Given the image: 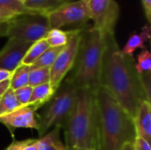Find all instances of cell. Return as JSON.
Listing matches in <instances>:
<instances>
[{
	"label": "cell",
	"mask_w": 151,
	"mask_h": 150,
	"mask_svg": "<svg viewBox=\"0 0 151 150\" xmlns=\"http://www.w3.org/2000/svg\"><path fill=\"white\" fill-rule=\"evenodd\" d=\"M96 94L100 123V150H122L126 144H134L137 137L134 119L105 88L100 86Z\"/></svg>",
	"instance_id": "3957f363"
},
{
	"label": "cell",
	"mask_w": 151,
	"mask_h": 150,
	"mask_svg": "<svg viewBox=\"0 0 151 150\" xmlns=\"http://www.w3.org/2000/svg\"><path fill=\"white\" fill-rule=\"evenodd\" d=\"M136 136L151 141V104L150 101L144 100L141 103L134 119Z\"/></svg>",
	"instance_id": "7c38bea8"
},
{
	"label": "cell",
	"mask_w": 151,
	"mask_h": 150,
	"mask_svg": "<svg viewBox=\"0 0 151 150\" xmlns=\"http://www.w3.org/2000/svg\"><path fill=\"white\" fill-rule=\"evenodd\" d=\"M32 91H33V88L31 86H26V87L14 90V95L17 100L19 101V103L22 106H25V105H27L29 103Z\"/></svg>",
	"instance_id": "d4e9b609"
},
{
	"label": "cell",
	"mask_w": 151,
	"mask_h": 150,
	"mask_svg": "<svg viewBox=\"0 0 151 150\" xmlns=\"http://www.w3.org/2000/svg\"><path fill=\"white\" fill-rule=\"evenodd\" d=\"M63 48H64V46H62V47H50L30 66L35 67V68H36V67L50 68Z\"/></svg>",
	"instance_id": "ffe728a7"
},
{
	"label": "cell",
	"mask_w": 151,
	"mask_h": 150,
	"mask_svg": "<svg viewBox=\"0 0 151 150\" xmlns=\"http://www.w3.org/2000/svg\"><path fill=\"white\" fill-rule=\"evenodd\" d=\"M134 67L140 75L150 72L151 53L147 48L142 49V50L137 56V62L134 63Z\"/></svg>",
	"instance_id": "603a6c76"
},
{
	"label": "cell",
	"mask_w": 151,
	"mask_h": 150,
	"mask_svg": "<svg viewBox=\"0 0 151 150\" xmlns=\"http://www.w3.org/2000/svg\"><path fill=\"white\" fill-rule=\"evenodd\" d=\"M23 150H39L37 145H36V141H35V142H33L32 144L28 145L27 147H26Z\"/></svg>",
	"instance_id": "1f68e13d"
},
{
	"label": "cell",
	"mask_w": 151,
	"mask_h": 150,
	"mask_svg": "<svg viewBox=\"0 0 151 150\" xmlns=\"http://www.w3.org/2000/svg\"><path fill=\"white\" fill-rule=\"evenodd\" d=\"M31 45V42L9 39L0 50V69L13 72L21 65L22 59Z\"/></svg>",
	"instance_id": "30bf717a"
},
{
	"label": "cell",
	"mask_w": 151,
	"mask_h": 150,
	"mask_svg": "<svg viewBox=\"0 0 151 150\" xmlns=\"http://www.w3.org/2000/svg\"><path fill=\"white\" fill-rule=\"evenodd\" d=\"M12 75V72L0 69V82L6 80H10Z\"/></svg>",
	"instance_id": "4dcf8cb0"
},
{
	"label": "cell",
	"mask_w": 151,
	"mask_h": 150,
	"mask_svg": "<svg viewBox=\"0 0 151 150\" xmlns=\"http://www.w3.org/2000/svg\"><path fill=\"white\" fill-rule=\"evenodd\" d=\"M50 28H61L70 25H84L90 19L85 0H74L65 4L46 14Z\"/></svg>",
	"instance_id": "ba28073f"
},
{
	"label": "cell",
	"mask_w": 151,
	"mask_h": 150,
	"mask_svg": "<svg viewBox=\"0 0 151 150\" xmlns=\"http://www.w3.org/2000/svg\"><path fill=\"white\" fill-rule=\"evenodd\" d=\"M150 27L148 24L145 25L142 28V31L139 34L135 33V34H133L130 35L125 47L121 50V51L124 54L133 57L134 52L137 49H144L145 48V42L150 39Z\"/></svg>",
	"instance_id": "4fadbf2b"
},
{
	"label": "cell",
	"mask_w": 151,
	"mask_h": 150,
	"mask_svg": "<svg viewBox=\"0 0 151 150\" xmlns=\"http://www.w3.org/2000/svg\"><path fill=\"white\" fill-rule=\"evenodd\" d=\"M56 92L53 90L50 83L42 84L33 88L32 95L27 105L33 106L36 111L45 103L49 102Z\"/></svg>",
	"instance_id": "2e32d148"
},
{
	"label": "cell",
	"mask_w": 151,
	"mask_h": 150,
	"mask_svg": "<svg viewBox=\"0 0 151 150\" xmlns=\"http://www.w3.org/2000/svg\"><path fill=\"white\" fill-rule=\"evenodd\" d=\"M0 99H1V98H0Z\"/></svg>",
	"instance_id": "d590c367"
},
{
	"label": "cell",
	"mask_w": 151,
	"mask_h": 150,
	"mask_svg": "<svg viewBox=\"0 0 151 150\" xmlns=\"http://www.w3.org/2000/svg\"><path fill=\"white\" fill-rule=\"evenodd\" d=\"M50 68H45V67L35 68L30 66L28 86L34 88L42 84L50 83Z\"/></svg>",
	"instance_id": "44dd1931"
},
{
	"label": "cell",
	"mask_w": 151,
	"mask_h": 150,
	"mask_svg": "<svg viewBox=\"0 0 151 150\" xmlns=\"http://www.w3.org/2000/svg\"><path fill=\"white\" fill-rule=\"evenodd\" d=\"M122 150H134V144H132V143H127V144H126V145L123 147Z\"/></svg>",
	"instance_id": "d6a6232c"
},
{
	"label": "cell",
	"mask_w": 151,
	"mask_h": 150,
	"mask_svg": "<svg viewBox=\"0 0 151 150\" xmlns=\"http://www.w3.org/2000/svg\"><path fill=\"white\" fill-rule=\"evenodd\" d=\"M100 86L105 88L120 106L134 119L141 103L150 101L141 75L134 67V57L124 54L115 34L105 35Z\"/></svg>",
	"instance_id": "6da1fadb"
},
{
	"label": "cell",
	"mask_w": 151,
	"mask_h": 150,
	"mask_svg": "<svg viewBox=\"0 0 151 150\" xmlns=\"http://www.w3.org/2000/svg\"><path fill=\"white\" fill-rule=\"evenodd\" d=\"M105 48V35L99 30L82 27L77 57L73 70L66 82L78 89L96 92L100 87V75Z\"/></svg>",
	"instance_id": "277c9868"
},
{
	"label": "cell",
	"mask_w": 151,
	"mask_h": 150,
	"mask_svg": "<svg viewBox=\"0 0 151 150\" xmlns=\"http://www.w3.org/2000/svg\"><path fill=\"white\" fill-rule=\"evenodd\" d=\"M30 65H20L13 72L10 79V88L12 90L28 86V78H29Z\"/></svg>",
	"instance_id": "e0dca14e"
},
{
	"label": "cell",
	"mask_w": 151,
	"mask_h": 150,
	"mask_svg": "<svg viewBox=\"0 0 151 150\" xmlns=\"http://www.w3.org/2000/svg\"><path fill=\"white\" fill-rule=\"evenodd\" d=\"M49 48H50V46H49V44L47 43V42H46V40L44 38L32 43V45L30 46V48L27 50V53L25 54L21 64L22 65H31Z\"/></svg>",
	"instance_id": "ac0fdd59"
},
{
	"label": "cell",
	"mask_w": 151,
	"mask_h": 150,
	"mask_svg": "<svg viewBox=\"0 0 151 150\" xmlns=\"http://www.w3.org/2000/svg\"><path fill=\"white\" fill-rule=\"evenodd\" d=\"M81 28L68 31V42L50 68V84L55 92L58 91L67 73L73 68L81 41Z\"/></svg>",
	"instance_id": "52a82bcc"
},
{
	"label": "cell",
	"mask_w": 151,
	"mask_h": 150,
	"mask_svg": "<svg viewBox=\"0 0 151 150\" xmlns=\"http://www.w3.org/2000/svg\"><path fill=\"white\" fill-rule=\"evenodd\" d=\"M21 106L14 95V90L9 88L0 99V117L14 111Z\"/></svg>",
	"instance_id": "d6986e66"
},
{
	"label": "cell",
	"mask_w": 151,
	"mask_h": 150,
	"mask_svg": "<svg viewBox=\"0 0 151 150\" xmlns=\"http://www.w3.org/2000/svg\"><path fill=\"white\" fill-rule=\"evenodd\" d=\"M9 88H10V80H6L0 82V98L3 96V95L6 92V90Z\"/></svg>",
	"instance_id": "f546056e"
},
{
	"label": "cell",
	"mask_w": 151,
	"mask_h": 150,
	"mask_svg": "<svg viewBox=\"0 0 151 150\" xmlns=\"http://www.w3.org/2000/svg\"><path fill=\"white\" fill-rule=\"evenodd\" d=\"M74 0H26L24 5L34 12L48 14L61 5Z\"/></svg>",
	"instance_id": "9a60e30c"
},
{
	"label": "cell",
	"mask_w": 151,
	"mask_h": 150,
	"mask_svg": "<svg viewBox=\"0 0 151 150\" xmlns=\"http://www.w3.org/2000/svg\"><path fill=\"white\" fill-rule=\"evenodd\" d=\"M61 128L60 126H56L39 140H36V145L39 150H67L60 139Z\"/></svg>",
	"instance_id": "5bb4252c"
},
{
	"label": "cell",
	"mask_w": 151,
	"mask_h": 150,
	"mask_svg": "<svg viewBox=\"0 0 151 150\" xmlns=\"http://www.w3.org/2000/svg\"><path fill=\"white\" fill-rule=\"evenodd\" d=\"M36 110L31 105L21 106L16 111L1 116L0 123L6 126L11 133L16 128H30L38 130V120L35 118Z\"/></svg>",
	"instance_id": "8fae6325"
},
{
	"label": "cell",
	"mask_w": 151,
	"mask_h": 150,
	"mask_svg": "<svg viewBox=\"0 0 151 150\" xmlns=\"http://www.w3.org/2000/svg\"><path fill=\"white\" fill-rule=\"evenodd\" d=\"M0 7L7 11H12L16 14L34 12L27 9L24 5V3L19 0H0Z\"/></svg>",
	"instance_id": "cb8c5ba5"
},
{
	"label": "cell",
	"mask_w": 151,
	"mask_h": 150,
	"mask_svg": "<svg viewBox=\"0 0 151 150\" xmlns=\"http://www.w3.org/2000/svg\"><path fill=\"white\" fill-rule=\"evenodd\" d=\"M144 10V14L149 23L151 22V0H141Z\"/></svg>",
	"instance_id": "f1b7e54d"
},
{
	"label": "cell",
	"mask_w": 151,
	"mask_h": 150,
	"mask_svg": "<svg viewBox=\"0 0 151 150\" xmlns=\"http://www.w3.org/2000/svg\"><path fill=\"white\" fill-rule=\"evenodd\" d=\"M67 150H91V149H81V148H72V149H67Z\"/></svg>",
	"instance_id": "836d02e7"
},
{
	"label": "cell",
	"mask_w": 151,
	"mask_h": 150,
	"mask_svg": "<svg viewBox=\"0 0 151 150\" xmlns=\"http://www.w3.org/2000/svg\"><path fill=\"white\" fill-rule=\"evenodd\" d=\"M36 140H35V139H27V140H24V141H13L6 149V150H23L26 147L32 144Z\"/></svg>",
	"instance_id": "484cf974"
},
{
	"label": "cell",
	"mask_w": 151,
	"mask_h": 150,
	"mask_svg": "<svg viewBox=\"0 0 151 150\" xmlns=\"http://www.w3.org/2000/svg\"><path fill=\"white\" fill-rule=\"evenodd\" d=\"M66 149L100 150V123L96 94L79 89L74 106L64 125Z\"/></svg>",
	"instance_id": "7a4b0ae2"
},
{
	"label": "cell",
	"mask_w": 151,
	"mask_h": 150,
	"mask_svg": "<svg viewBox=\"0 0 151 150\" xmlns=\"http://www.w3.org/2000/svg\"><path fill=\"white\" fill-rule=\"evenodd\" d=\"M50 30L46 14L38 12L17 14L3 24V36L31 43L45 38Z\"/></svg>",
	"instance_id": "8992f818"
},
{
	"label": "cell",
	"mask_w": 151,
	"mask_h": 150,
	"mask_svg": "<svg viewBox=\"0 0 151 150\" xmlns=\"http://www.w3.org/2000/svg\"><path fill=\"white\" fill-rule=\"evenodd\" d=\"M134 150H151L150 142L142 138L136 137L134 142Z\"/></svg>",
	"instance_id": "4316f807"
},
{
	"label": "cell",
	"mask_w": 151,
	"mask_h": 150,
	"mask_svg": "<svg viewBox=\"0 0 151 150\" xmlns=\"http://www.w3.org/2000/svg\"><path fill=\"white\" fill-rule=\"evenodd\" d=\"M15 15H17V14L14 13V12H12V11H7V10L3 9V8L0 7V24L5 22L7 20H9V19H11Z\"/></svg>",
	"instance_id": "83f0119b"
},
{
	"label": "cell",
	"mask_w": 151,
	"mask_h": 150,
	"mask_svg": "<svg viewBox=\"0 0 151 150\" xmlns=\"http://www.w3.org/2000/svg\"><path fill=\"white\" fill-rule=\"evenodd\" d=\"M19 1H20V2H22V3H24V2H25L26 0H19Z\"/></svg>",
	"instance_id": "e575fe53"
},
{
	"label": "cell",
	"mask_w": 151,
	"mask_h": 150,
	"mask_svg": "<svg viewBox=\"0 0 151 150\" xmlns=\"http://www.w3.org/2000/svg\"><path fill=\"white\" fill-rule=\"evenodd\" d=\"M88 4L93 27L104 35L115 34L119 17V6L115 0H85Z\"/></svg>",
	"instance_id": "9c48e42d"
},
{
	"label": "cell",
	"mask_w": 151,
	"mask_h": 150,
	"mask_svg": "<svg viewBox=\"0 0 151 150\" xmlns=\"http://www.w3.org/2000/svg\"><path fill=\"white\" fill-rule=\"evenodd\" d=\"M56 91L50 105L38 120V134L42 137L46 133L56 126H64L77 98L79 89L73 85L65 81Z\"/></svg>",
	"instance_id": "5b68a950"
},
{
	"label": "cell",
	"mask_w": 151,
	"mask_h": 150,
	"mask_svg": "<svg viewBox=\"0 0 151 150\" xmlns=\"http://www.w3.org/2000/svg\"><path fill=\"white\" fill-rule=\"evenodd\" d=\"M50 47H62L68 42V31L50 28L44 38Z\"/></svg>",
	"instance_id": "7402d4cb"
}]
</instances>
